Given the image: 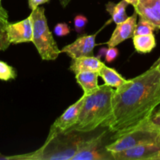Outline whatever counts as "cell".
<instances>
[{"label": "cell", "instance_id": "52a82bcc", "mask_svg": "<svg viewBox=\"0 0 160 160\" xmlns=\"http://www.w3.org/2000/svg\"><path fill=\"white\" fill-rule=\"evenodd\" d=\"M85 98H86V95L83 94V96L78 101L69 106L64 111V113L55 120L53 125L50 127V132L45 141L50 140L57 134L69 131L73 128L74 125L77 123L80 109L84 102Z\"/></svg>", "mask_w": 160, "mask_h": 160}, {"label": "cell", "instance_id": "7c38bea8", "mask_svg": "<svg viewBox=\"0 0 160 160\" xmlns=\"http://www.w3.org/2000/svg\"><path fill=\"white\" fill-rule=\"evenodd\" d=\"M134 11L141 18L160 29V0H138Z\"/></svg>", "mask_w": 160, "mask_h": 160}, {"label": "cell", "instance_id": "ac0fdd59", "mask_svg": "<svg viewBox=\"0 0 160 160\" xmlns=\"http://www.w3.org/2000/svg\"><path fill=\"white\" fill-rule=\"evenodd\" d=\"M8 24H9L8 13L6 9L1 6L0 7V52L6 50L10 45L7 33Z\"/></svg>", "mask_w": 160, "mask_h": 160}, {"label": "cell", "instance_id": "30bf717a", "mask_svg": "<svg viewBox=\"0 0 160 160\" xmlns=\"http://www.w3.org/2000/svg\"><path fill=\"white\" fill-rule=\"evenodd\" d=\"M8 38L10 44L31 42L32 41L33 26L31 16L23 20L12 23L7 26Z\"/></svg>", "mask_w": 160, "mask_h": 160}, {"label": "cell", "instance_id": "44dd1931", "mask_svg": "<svg viewBox=\"0 0 160 160\" xmlns=\"http://www.w3.org/2000/svg\"><path fill=\"white\" fill-rule=\"evenodd\" d=\"M144 124L152 129L160 131V109L157 111H154L152 116Z\"/></svg>", "mask_w": 160, "mask_h": 160}, {"label": "cell", "instance_id": "5bb4252c", "mask_svg": "<svg viewBox=\"0 0 160 160\" xmlns=\"http://www.w3.org/2000/svg\"><path fill=\"white\" fill-rule=\"evenodd\" d=\"M98 77L97 72H82L75 74V79L83 88L84 95H89L98 89Z\"/></svg>", "mask_w": 160, "mask_h": 160}, {"label": "cell", "instance_id": "cb8c5ba5", "mask_svg": "<svg viewBox=\"0 0 160 160\" xmlns=\"http://www.w3.org/2000/svg\"><path fill=\"white\" fill-rule=\"evenodd\" d=\"M119 50L115 47H108L105 52V60L107 62H111L119 56Z\"/></svg>", "mask_w": 160, "mask_h": 160}, {"label": "cell", "instance_id": "603a6c76", "mask_svg": "<svg viewBox=\"0 0 160 160\" xmlns=\"http://www.w3.org/2000/svg\"><path fill=\"white\" fill-rule=\"evenodd\" d=\"M53 31L58 37H64L70 34L71 28L66 23H59L54 27Z\"/></svg>", "mask_w": 160, "mask_h": 160}, {"label": "cell", "instance_id": "d4e9b609", "mask_svg": "<svg viewBox=\"0 0 160 160\" xmlns=\"http://www.w3.org/2000/svg\"><path fill=\"white\" fill-rule=\"evenodd\" d=\"M50 0H28V7L31 11L35 10L36 8L39 7L40 5L46 3L50 2Z\"/></svg>", "mask_w": 160, "mask_h": 160}, {"label": "cell", "instance_id": "6da1fadb", "mask_svg": "<svg viewBox=\"0 0 160 160\" xmlns=\"http://www.w3.org/2000/svg\"><path fill=\"white\" fill-rule=\"evenodd\" d=\"M159 104L160 73L152 65L115 90L111 116L103 127L114 134V140L144 124Z\"/></svg>", "mask_w": 160, "mask_h": 160}, {"label": "cell", "instance_id": "e0dca14e", "mask_svg": "<svg viewBox=\"0 0 160 160\" xmlns=\"http://www.w3.org/2000/svg\"><path fill=\"white\" fill-rule=\"evenodd\" d=\"M133 42L136 51L140 53L151 52L156 46V41L153 34L134 35Z\"/></svg>", "mask_w": 160, "mask_h": 160}, {"label": "cell", "instance_id": "5b68a950", "mask_svg": "<svg viewBox=\"0 0 160 160\" xmlns=\"http://www.w3.org/2000/svg\"><path fill=\"white\" fill-rule=\"evenodd\" d=\"M159 131L152 129L143 124L136 129L116 138L107 145V149L111 152H118L137 145L155 143Z\"/></svg>", "mask_w": 160, "mask_h": 160}, {"label": "cell", "instance_id": "9a60e30c", "mask_svg": "<svg viewBox=\"0 0 160 160\" xmlns=\"http://www.w3.org/2000/svg\"><path fill=\"white\" fill-rule=\"evenodd\" d=\"M99 76L103 79L104 84L111 88H118L127 81L126 79L122 78L115 69L107 67L105 64L102 66L99 71Z\"/></svg>", "mask_w": 160, "mask_h": 160}, {"label": "cell", "instance_id": "8fae6325", "mask_svg": "<svg viewBox=\"0 0 160 160\" xmlns=\"http://www.w3.org/2000/svg\"><path fill=\"white\" fill-rule=\"evenodd\" d=\"M137 13L134 11L131 17H129L125 21L116 24L114 32L109 40L106 42L108 47H115L126 39L134 36V31L136 25Z\"/></svg>", "mask_w": 160, "mask_h": 160}, {"label": "cell", "instance_id": "7402d4cb", "mask_svg": "<svg viewBox=\"0 0 160 160\" xmlns=\"http://www.w3.org/2000/svg\"><path fill=\"white\" fill-rule=\"evenodd\" d=\"M88 20L85 16L77 15L74 19V23H75V30L78 34H82L84 31L85 28L87 25Z\"/></svg>", "mask_w": 160, "mask_h": 160}, {"label": "cell", "instance_id": "d6986e66", "mask_svg": "<svg viewBox=\"0 0 160 160\" xmlns=\"http://www.w3.org/2000/svg\"><path fill=\"white\" fill-rule=\"evenodd\" d=\"M17 78V72L13 67L0 60V80L4 81L14 80Z\"/></svg>", "mask_w": 160, "mask_h": 160}, {"label": "cell", "instance_id": "1f68e13d", "mask_svg": "<svg viewBox=\"0 0 160 160\" xmlns=\"http://www.w3.org/2000/svg\"><path fill=\"white\" fill-rule=\"evenodd\" d=\"M0 7H1V6H0Z\"/></svg>", "mask_w": 160, "mask_h": 160}, {"label": "cell", "instance_id": "2e32d148", "mask_svg": "<svg viewBox=\"0 0 160 160\" xmlns=\"http://www.w3.org/2000/svg\"><path fill=\"white\" fill-rule=\"evenodd\" d=\"M129 4L125 0H122L118 3L109 2L105 5V8L108 13L111 15V20L116 24L125 21L128 18L126 13V8Z\"/></svg>", "mask_w": 160, "mask_h": 160}, {"label": "cell", "instance_id": "277c9868", "mask_svg": "<svg viewBox=\"0 0 160 160\" xmlns=\"http://www.w3.org/2000/svg\"><path fill=\"white\" fill-rule=\"evenodd\" d=\"M108 132L104 131L90 138H83L72 160H115L112 152L107 149V145L111 142L108 141L112 139V137L108 138Z\"/></svg>", "mask_w": 160, "mask_h": 160}, {"label": "cell", "instance_id": "4dcf8cb0", "mask_svg": "<svg viewBox=\"0 0 160 160\" xmlns=\"http://www.w3.org/2000/svg\"><path fill=\"white\" fill-rule=\"evenodd\" d=\"M1 1H2V0H0V6H1Z\"/></svg>", "mask_w": 160, "mask_h": 160}, {"label": "cell", "instance_id": "7a4b0ae2", "mask_svg": "<svg viewBox=\"0 0 160 160\" xmlns=\"http://www.w3.org/2000/svg\"><path fill=\"white\" fill-rule=\"evenodd\" d=\"M80 134L81 132L75 130H69L45 141L41 148L32 152L11 156H0V159L72 160L83 139Z\"/></svg>", "mask_w": 160, "mask_h": 160}, {"label": "cell", "instance_id": "4316f807", "mask_svg": "<svg viewBox=\"0 0 160 160\" xmlns=\"http://www.w3.org/2000/svg\"><path fill=\"white\" fill-rule=\"evenodd\" d=\"M125 1H126L129 4L132 5L133 7H135V6L137 5V2H138V0H125Z\"/></svg>", "mask_w": 160, "mask_h": 160}, {"label": "cell", "instance_id": "ba28073f", "mask_svg": "<svg viewBox=\"0 0 160 160\" xmlns=\"http://www.w3.org/2000/svg\"><path fill=\"white\" fill-rule=\"evenodd\" d=\"M159 153V145L150 143L112 152V155L115 160H157Z\"/></svg>", "mask_w": 160, "mask_h": 160}, {"label": "cell", "instance_id": "f1b7e54d", "mask_svg": "<svg viewBox=\"0 0 160 160\" xmlns=\"http://www.w3.org/2000/svg\"><path fill=\"white\" fill-rule=\"evenodd\" d=\"M155 143H156L157 145H158L160 146V131H159V134H158V137H157V139H156V142H155Z\"/></svg>", "mask_w": 160, "mask_h": 160}, {"label": "cell", "instance_id": "8992f818", "mask_svg": "<svg viewBox=\"0 0 160 160\" xmlns=\"http://www.w3.org/2000/svg\"><path fill=\"white\" fill-rule=\"evenodd\" d=\"M115 90L106 84L99 86L96 91V100L94 105L93 131L99 127H103L111 113V102Z\"/></svg>", "mask_w": 160, "mask_h": 160}, {"label": "cell", "instance_id": "f546056e", "mask_svg": "<svg viewBox=\"0 0 160 160\" xmlns=\"http://www.w3.org/2000/svg\"><path fill=\"white\" fill-rule=\"evenodd\" d=\"M157 160H160V153H159V154H158V157H157Z\"/></svg>", "mask_w": 160, "mask_h": 160}, {"label": "cell", "instance_id": "3957f363", "mask_svg": "<svg viewBox=\"0 0 160 160\" xmlns=\"http://www.w3.org/2000/svg\"><path fill=\"white\" fill-rule=\"evenodd\" d=\"M32 20L33 44L42 60H55L61 53L47 24L45 9L38 7L30 14Z\"/></svg>", "mask_w": 160, "mask_h": 160}, {"label": "cell", "instance_id": "ffe728a7", "mask_svg": "<svg viewBox=\"0 0 160 160\" xmlns=\"http://www.w3.org/2000/svg\"><path fill=\"white\" fill-rule=\"evenodd\" d=\"M156 28L152 23H150L148 21L140 17L139 21H138V23H136V28H135L134 35L153 34V31Z\"/></svg>", "mask_w": 160, "mask_h": 160}, {"label": "cell", "instance_id": "9c48e42d", "mask_svg": "<svg viewBox=\"0 0 160 160\" xmlns=\"http://www.w3.org/2000/svg\"><path fill=\"white\" fill-rule=\"evenodd\" d=\"M96 35L97 33L78 37L72 44L65 45L61 50V53H66L72 59L93 56V49L96 46Z\"/></svg>", "mask_w": 160, "mask_h": 160}, {"label": "cell", "instance_id": "4fadbf2b", "mask_svg": "<svg viewBox=\"0 0 160 160\" xmlns=\"http://www.w3.org/2000/svg\"><path fill=\"white\" fill-rule=\"evenodd\" d=\"M97 57L92 56H84L72 60L70 66V70L75 74L82 72H97L99 73L104 65Z\"/></svg>", "mask_w": 160, "mask_h": 160}, {"label": "cell", "instance_id": "83f0119b", "mask_svg": "<svg viewBox=\"0 0 160 160\" xmlns=\"http://www.w3.org/2000/svg\"><path fill=\"white\" fill-rule=\"evenodd\" d=\"M153 65L156 67V68L158 69V70L159 71V73H160V58L156 61V62H155V63L153 64Z\"/></svg>", "mask_w": 160, "mask_h": 160}, {"label": "cell", "instance_id": "484cf974", "mask_svg": "<svg viewBox=\"0 0 160 160\" xmlns=\"http://www.w3.org/2000/svg\"><path fill=\"white\" fill-rule=\"evenodd\" d=\"M61 1V4L62 6V7L65 8L67 5L69 4V2H71V0H60Z\"/></svg>", "mask_w": 160, "mask_h": 160}]
</instances>
